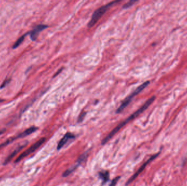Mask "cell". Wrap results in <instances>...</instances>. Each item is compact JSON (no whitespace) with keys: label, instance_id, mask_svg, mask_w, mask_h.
<instances>
[{"label":"cell","instance_id":"1","mask_svg":"<svg viewBox=\"0 0 187 186\" xmlns=\"http://www.w3.org/2000/svg\"><path fill=\"white\" fill-rule=\"evenodd\" d=\"M155 98H156V97L154 96L151 98L150 99L147 100V102L145 103V104L143 105L140 108L138 109L134 113L132 114V115L130 116L129 117L127 118L126 120H125L124 121H122V122H121L120 123L118 124V126L116 127V128H114L110 132V133H109L108 135H107L106 137L104 138V139L103 140V141H102V143H101L102 145H105L106 143H107L109 140L112 138L114 135L117 134L118 132L120 131V129L122 128L123 127H124L126 124H127L129 122H130L132 120H134L135 118H137L138 116L142 113L143 112H144L151 105V104L154 102Z\"/></svg>","mask_w":187,"mask_h":186},{"label":"cell","instance_id":"2","mask_svg":"<svg viewBox=\"0 0 187 186\" xmlns=\"http://www.w3.org/2000/svg\"><path fill=\"white\" fill-rule=\"evenodd\" d=\"M119 2H120V1H114L109 3L107 5L103 6L100 8L96 9V11L94 12L93 14L91 20H90V21L88 24V27L89 28L93 27L97 22H98V20L100 19L102 16L109 9L110 7L113 6V5H116L117 3Z\"/></svg>","mask_w":187,"mask_h":186},{"label":"cell","instance_id":"3","mask_svg":"<svg viewBox=\"0 0 187 186\" xmlns=\"http://www.w3.org/2000/svg\"><path fill=\"white\" fill-rule=\"evenodd\" d=\"M149 84V81H147L144 82L143 84L140 85L138 87H137L131 95H130L128 97H127L123 100V102H122V104L120 105V106L118 108V109L116 111V113H121L122 111L124 110L129 105V104L130 103V102H132V99L135 96H136V95H137L138 94L140 93Z\"/></svg>","mask_w":187,"mask_h":186},{"label":"cell","instance_id":"4","mask_svg":"<svg viewBox=\"0 0 187 186\" xmlns=\"http://www.w3.org/2000/svg\"><path fill=\"white\" fill-rule=\"evenodd\" d=\"M46 140V139L45 137L41 138L40 139L38 140L37 142H36L32 145H31L29 148H27V150H26V151H25L22 153H21L20 155L16 159V160H15V163H18V162H20L22 160H23L24 158L26 157L30 154L34 152L38 148H40L41 146L43 144L45 143Z\"/></svg>","mask_w":187,"mask_h":186},{"label":"cell","instance_id":"5","mask_svg":"<svg viewBox=\"0 0 187 186\" xmlns=\"http://www.w3.org/2000/svg\"><path fill=\"white\" fill-rule=\"evenodd\" d=\"M159 154V153H157V154H156V155H154L152 156L151 157L149 158V159L147 160L146 162H145V163H143V164L141 166L140 168L138 169V170L137 171L136 173H135L134 175H132V177H130L129 179L127 180V183H126V186H128L129 184H130L132 183V182L134 181V180L136 179L137 177H138L141 173H142L143 171L145 170V169L146 168V167L147 166V165L149 164L150 162H151L152 160H153L156 157H157Z\"/></svg>","mask_w":187,"mask_h":186},{"label":"cell","instance_id":"6","mask_svg":"<svg viewBox=\"0 0 187 186\" xmlns=\"http://www.w3.org/2000/svg\"><path fill=\"white\" fill-rule=\"evenodd\" d=\"M48 26L46 25L43 24L38 25L36 26L32 31L30 32V36L31 40L33 41L36 40L41 32L48 28Z\"/></svg>","mask_w":187,"mask_h":186},{"label":"cell","instance_id":"7","mask_svg":"<svg viewBox=\"0 0 187 186\" xmlns=\"http://www.w3.org/2000/svg\"><path fill=\"white\" fill-rule=\"evenodd\" d=\"M75 137H76L75 135L73 134L72 133L70 132L66 133L62 139L60 140V142H59L57 146V150H61L66 144H67L68 141H69L70 140L74 139H75Z\"/></svg>","mask_w":187,"mask_h":186},{"label":"cell","instance_id":"8","mask_svg":"<svg viewBox=\"0 0 187 186\" xmlns=\"http://www.w3.org/2000/svg\"><path fill=\"white\" fill-rule=\"evenodd\" d=\"M27 144H23L22 145L20 146H18L17 148H16L15 150H14L13 152L9 156H8V157L5 160V162H3V165H6L8 164L9 162L11 161V160L15 156H16L17 154H18L21 150H22L23 148H24L26 146Z\"/></svg>","mask_w":187,"mask_h":186},{"label":"cell","instance_id":"9","mask_svg":"<svg viewBox=\"0 0 187 186\" xmlns=\"http://www.w3.org/2000/svg\"><path fill=\"white\" fill-rule=\"evenodd\" d=\"M23 132L20 133L19 134H18L17 136L14 137H12L11 138H10L8 140H7L6 142H4L2 144H0V148H3L5 146H7L8 145H9V144L12 143V142H13L14 140L18 139H20V138H22V137H24L25 136Z\"/></svg>","mask_w":187,"mask_h":186},{"label":"cell","instance_id":"10","mask_svg":"<svg viewBox=\"0 0 187 186\" xmlns=\"http://www.w3.org/2000/svg\"><path fill=\"white\" fill-rule=\"evenodd\" d=\"M98 176L103 181V184H106L109 179V173L108 171H102L98 173Z\"/></svg>","mask_w":187,"mask_h":186},{"label":"cell","instance_id":"11","mask_svg":"<svg viewBox=\"0 0 187 186\" xmlns=\"http://www.w3.org/2000/svg\"><path fill=\"white\" fill-rule=\"evenodd\" d=\"M29 34H30V32H27V33L24 34V35H22V37H20V38L18 39V40L16 41L15 43L14 44L13 46L12 47V48L14 49H16V48H17L18 47H19L20 46V44L23 42V41L24 40L25 37L27 36V35H28Z\"/></svg>","mask_w":187,"mask_h":186},{"label":"cell","instance_id":"12","mask_svg":"<svg viewBox=\"0 0 187 186\" xmlns=\"http://www.w3.org/2000/svg\"><path fill=\"white\" fill-rule=\"evenodd\" d=\"M78 164L77 165H76L75 166H73V167H72L71 168L68 169L67 170L65 171L64 173H63V174H62V176L63 177H67V176H69V175H70L71 173H73L74 171L76 170L77 168L78 167Z\"/></svg>","mask_w":187,"mask_h":186},{"label":"cell","instance_id":"13","mask_svg":"<svg viewBox=\"0 0 187 186\" xmlns=\"http://www.w3.org/2000/svg\"><path fill=\"white\" fill-rule=\"evenodd\" d=\"M87 157H88L87 153H84L83 155H82L80 156L79 158H78V160H77V164H78L79 165L82 162L84 161L85 160L87 159Z\"/></svg>","mask_w":187,"mask_h":186},{"label":"cell","instance_id":"14","mask_svg":"<svg viewBox=\"0 0 187 186\" xmlns=\"http://www.w3.org/2000/svg\"><path fill=\"white\" fill-rule=\"evenodd\" d=\"M136 2H137L136 0H131V1H129L128 2L125 3V4L122 6V8H123V9H127L128 8L132 7V6L134 5V3H136Z\"/></svg>","mask_w":187,"mask_h":186},{"label":"cell","instance_id":"15","mask_svg":"<svg viewBox=\"0 0 187 186\" xmlns=\"http://www.w3.org/2000/svg\"><path fill=\"white\" fill-rule=\"evenodd\" d=\"M120 176H117L116 178H114L113 179H112L111 184H109V186H116V184L118 183V181L120 179Z\"/></svg>","mask_w":187,"mask_h":186},{"label":"cell","instance_id":"16","mask_svg":"<svg viewBox=\"0 0 187 186\" xmlns=\"http://www.w3.org/2000/svg\"><path fill=\"white\" fill-rule=\"evenodd\" d=\"M85 115H86V113H83L80 114V116H79V118H78V122H82L83 120H84V118H85Z\"/></svg>","mask_w":187,"mask_h":186},{"label":"cell","instance_id":"17","mask_svg":"<svg viewBox=\"0 0 187 186\" xmlns=\"http://www.w3.org/2000/svg\"><path fill=\"white\" fill-rule=\"evenodd\" d=\"M10 81H11V79H6V80H5L4 82H3L2 84L1 85V88L0 89H2V88H4L7 84H9V82H10Z\"/></svg>","mask_w":187,"mask_h":186},{"label":"cell","instance_id":"18","mask_svg":"<svg viewBox=\"0 0 187 186\" xmlns=\"http://www.w3.org/2000/svg\"><path fill=\"white\" fill-rule=\"evenodd\" d=\"M61 71H62V69H60V70H59V71H58V72H57V73H56L55 75V76H54V77H56V76H58V74H59V73H60V72H61Z\"/></svg>","mask_w":187,"mask_h":186},{"label":"cell","instance_id":"19","mask_svg":"<svg viewBox=\"0 0 187 186\" xmlns=\"http://www.w3.org/2000/svg\"><path fill=\"white\" fill-rule=\"evenodd\" d=\"M5 131H6L5 129H2V130L0 131V135H2V134H3V133H5Z\"/></svg>","mask_w":187,"mask_h":186},{"label":"cell","instance_id":"20","mask_svg":"<svg viewBox=\"0 0 187 186\" xmlns=\"http://www.w3.org/2000/svg\"><path fill=\"white\" fill-rule=\"evenodd\" d=\"M3 100H1V99H0V102H3Z\"/></svg>","mask_w":187,"mask_h":186}]
</instances>
